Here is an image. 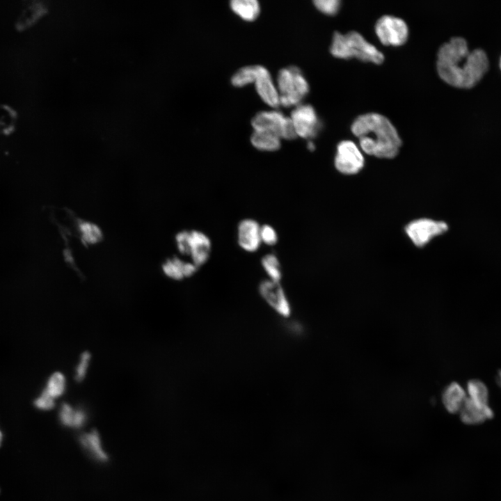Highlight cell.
<instances>
[{
    "mask_svg": "<svg viewBox=\"0 0 501 501\" xmlns=\"http://www.w3.org/2000/svg\"><path fill=\"white\" fill-rule=\"evenodd\" d=\"M488 67L486 53L479 49L470 51L466 41L460 37L452 38L438 51V74L454 87L472 88L482 78Z\"/></svg>",
    "mask_w": 501,
    "mask_h": 501,
    "instance_id": "obj_1",
    "label": "cell"
},
{
    "mask_svg": "<svg viewBox=\"0 0 501 501\" xmlns=\"http://www.w3.org/2000/svg\"><path fill=\"white\" fill-rule=\"evenodd\" d=\"M351 130L360 147L368 155L392 159L399 153L401 140L392 122L384 116L368 113L358 116Z\"/></svg>",
    "mask_w": 501,
    "mask_h": 501,
    "instance_id": "obj_2",
    "label": "cell"
},
{
    "mask_svg": "<svg viewBox=\"0 0 501 501\" xmlns=\"http://www.w3.org/2000/svg\"><path fill=\"white\" fill-rule=\"evenodd\" d=\"M331 54L338 58H356L361 61L376 65L384 61L383 54L356 31L345 34L335 32L330 47Z\"/></svg>",
    "mask_w": 501,
    "mask_h": 501,
    "instance_id": "obj_3",
    "label": "cell"
},
{
    "mask_svg": "<svg viewBox=\"0 0 501 501\" xmlns=\"http://www.w3.org/2000/svg\"><path fill=\"white\" fill-rule=\"evenodd\" d=\"M277 84L280 105L284 107L298 106L310 90L303 72L296 66L282 68L278 73Z\"/></svg>",
    "mask_w": 501,
    "mask_h": 501,
    "instance_id": "obj_4",
    "label": "cell"
},
{
    "mask_svg": "<svg viewBox=\"0 0 501 501\" xmlns=\"http://www.w3.org/2000/svg\"><path fill=\"white\" fill-rule=\"evenodd\" d=\"M178 251L189 256L191 262L198 267L205 264L211 253L212 242L209 237L199 230H183L175 236Z\"/></svg>",
    "mask_w": 501,
    "mask_h": 501,
    "instance_id": "obj_5",
    "label": "cell"
},
{
    "mask_svg": "<svg viewBox=\"0 0 501 501\" xmlns=\"http://www.w3.org/2000/svg\"><path fill=\"white\" fill-rule=\"evenodd\" d=\"M254 131L273 133L280 139L293 140L296 134L290 117L278 111H262L257 113L251 120Z\"/></svg>",
    "mask_w": 501,
    "mask_h": 501,
    "instance_id": "obj_6",
    "label": "cell"
},
{
    "mask_svg": "<svg viewBox=\"0 0 501 501\" xmlns=\"http://www.w3.org/2000/svg\"><path fill=\"white\" fill-rule=\"evenodd\" d=\"M374 29L378 38L384 45L401 46L408 39V26L403 19L397 17L382 16L377 20Z\"/></svg>",
    "mask_w": 501,
    "mask_h": 501,
    "instance_id": "obj_7",
    "label": "cell"
},
{
    "mask_svg": "<svg viewBox=\"0 0 501 501\" xmlns=\"http://www.w3.org/2000/svg\"><path fill=\"white\" fill-rule=\"evenodd\" d=\"M364 164V157L355 143L344 140L338 143L334 159L337 171L344 175H355L363 169Z\"/></svg>",
    "mask_w": 501,
    "mask_h": 501,
    "instance_id": "obj_8",
    "label": "cell"
},
{
    "mask_svg": "<svg viewBox=\"0 0 501 501\" xmlns=\"http://www.w3.org/2000/svg\"><path fill=\"white\" fill-rule=\"evenodd\" d=\"M447 230L448 226L446 223L425 218L414 220L405 228L407 236L418 247L424 246L433 238L442 234Z\"/></svg>",
    "mask_w": 501,
    "mask_h": 501,
    "instance_id": "obj_9",
    "label": "cell"
},
{
    "mask_svg": "<svg viewBox=\"0 0 501 501\" xmlns=\"http://www.w3.org/2000/svg\"><path fill=\"white\" fill-rule=\"evenodd\" d=\"M296 134L304 139H312L321 129V123L314 107L310 104H299L291 113Z\"/></svg>",
    "mask_w": 501,
    "mask_h": 501,
    "instance_id": "obj_10",
    "label": "cell"
},
{
    "mask_svg": "<svg viewBox=\"0 0 501 501\" xmlns=\"http://www.w3.org/2000/svg\"><path fill=\"white\" fill-rule=\"evenodd\" d=\"M259 292L262 298L277 312L284 317L290 314V305L279 282L267 279L262 281Z\"/></svg>",
    "mask_w": 501,
    "mask_h": 501,
    "instance_id": "obj_11",
    "label": "cell"
},
{
    "mask_svg": "<svg viewBox=\"0 0 501 501\" xmlns=\"http://www.w3.org/2000/svg\"><path fill=\"white\" fill-rule=\"evenodd\" d=\"M261 225L253 218L241 220L237 226V242L241 249L246 252L257 251L262 244Z\"/></svg>",
    "mask_w": 501,
    "mask_h": 501,
    "instance_id": "obj_12",
    "label": "cell"
},
{
    "mask_svg": "<svg viewBox=\"0 0 501 501\" xmlns=\"http://www.w3.org/2000/svg\"><path fill=\"white\" fill-rule=\"evenodd\" d=\"M255 86L257 94L267 104L273 108L280 106L279 93L272 81L269 71L264 66L257 65V77Z\"/></svg>",
    "mask_w": 501,
    "mask_h": 501,
    "instance_id": "obj_13",
    "label": "cell"
},
{
    "mask_svg": "<svg viewBox=\"0 0 501 501\" xmlns=\"http://www.w3.org/2000/svg\"><path fill=\"white\" fill-rule=\"evenodd\" d=\"M459 413L462 422L468 424H480L493 417V411L490 406L477 405L468 397Z\"/></svg>",
    "mask_w": 501,
    "mask_h": 501,
    "instance_id": "obj_14",
    "label": "cell"
},
{
    "mask_svg": "<svg viewBox=\"0 0 501 501\" xmlns=\"http://www.w3.org/2000/svg\"><path fill=\"white\" fill-rule=\"evenodd\" d=\"M198 268L193 262L184 261L178 257L168 258L162 264L164 273L176 280L191 276Z\"/></svg>",
    "mask_w": 501,
    "mask_h": 501,
    "instance_id": "obj_15",
    "label": "cell"
},
{
    "mask_svg": "<svg viewBox=\"0 0 501 501\" xmlns=\"http://www.w3.org/2000/svg\"><path fill=\"white\" fill-rule=\"evenodd\" d=\"M466 397L463 388L457 383H452L443 393V402L450 413H454L460 411Z\"/></svg>",
    "mask_w": 501,
    "mask_h": 501,
    "instance_id": "obj_16",
    "label": "cell"
},
{
    "mask_svg": "<svg viewBox=\"0 0 501 501\" xmlns=\"http://www.w3.org/2000/svg\"><path fill=\"white\" fill-rule=\"evenodd\" d=\"M250 143L257 150L265 152L276 151L281 145L278 136L264 131H254L250 136Z\"/></svg>",
    "mask_w": 501,
    "mask_h": 501,
    "instance_id": "obj_17",
    "label": "cell"
},
{
    "mask_svg": "<svg viewBox=\"0 0 501 501\" xmlns=\"http://www.w3.org/2000/svg\"><path fill=\"white\" fill-rule=\"evenodd\" d=\"M230 7L236 15L247 22L254 21L260 13V6L256 0H232Z\"/></svg>",
    "mask_w": 501,
    "mask_h": 501,
    "instance_id": "obj_18",
    "label": "cell"
},
{
    "mask_svg": "<svg viewBox=\"0 0 501 501\" xmlns=\"http://www.w3.org/2000/svg\"><path fill=\"white\" fill-rule=\"evenodd\" d=\"M59 418L64 425L77 428L81 427L85 423L86 414L81 408H75L65 403L60 408Z\"/></svg>",
    "mask_w": 501,
    "mask_h": 501,
    "instance_id": "obj_19",
    "label": "cell"
},
{
    "mask_svg": "<svg viewBox=\"0 0 501 501\" xmlns=\"http://www.w3.org/2000/svg\"><path fill=\"white\" fill-rule=\"evenodd\" d=\"M468 398L482 406H489L488 391L486 385L479 380H470L467 385Z\"/></svg>",
    "mask_w": 501,
    "mask_h": 501,
    "instance_id": "obj_20",
    "label": "cell"
},
{
    "mask_svg": "<svg viewBox=\"0 0 501 501\" xmlns=\"http://www.w3.org/2000/svg\"><path fill=\"white\" fill-rule=\"evenodd\" d=\"M66 386L67 381L65 375L62 372H56L48 379L43 391L56 399L64 394Z\"/></svg>",
    "mask_w": 501,
    "mask_h": 501,
    "instance_id": "obj_21",
    "label": "cell"
},
{
    "mask_svg": "<svg viewBox=\"0 0 501 501\" xmlns=\"http://www.w3.org/2000/svg\"><path fill=\"white\" fill-rule=\"evenodd\" d=\"M257 77V65L244 66L239 69L231 77L233 86L241 88L255 83Z\"/></svg>",
    "mask_w": 501,
    "mask_h": 501,
    "instance_id": "obj_22",
    "label": "cell"
},
{
    "mask_svg": "<svg viewBox=\"0 0 501 501\" xmlns=\"http://www.w3.org/2000/svg\"><path fill=\"white\" fill-rule=\"evenodd\" d=\"M261 264L269 280L276 282L280 281L282 271L279 260L276 255L273 253L265 255L262 258Z\"/></svg>",
    "mask_w": 501,
    "mask_h": 501,
    "instance_id": "obj_23",
    "label": "cell"
},
{
    "mask_svg": "<svg viewBox=\"0 0 501 501\" xmlns=\"http://www.w3.org/2000/svg\"><path fill=\"white\" fill-rule=\"evenodd\" d=\"M81 440L83 445L94 456L100 460L106 459V456L101 447L100 436L95 431L83 435Z\"/></svg>",
    "mask_w": 501,
    "mask_h": 501,
    "instance_id": "obj_24",
    "label": "cell"
},
{
    "mask_svg": "<svg viewBox=\"0 0 501 501\" xmlns=\"http://www.w3.org/2000/svg\"><path fill=\"white\" fill-rule=\"evenodd\" d=\"M79 230L81 240L86 244H93L102 239V234L100 228L93 223H81L79 225Z\"/></svg>",
    "mask_w": 501,
    "mask_h": 501,
    "instance_id": "obj_25",
    "label": "cell"
},
{
    "mask_svg": "<svg viewBox=\"0 0 501 501\" xmlns=\"http://www.w3.org/2000/svg\"><path fill=\"white\" fill-rule=\"evenodd\" d=\"M15 120L13 111L9 107L0 104V134L9 132L13 128Z\"/></svg>",
    "mask_w": 501,
    "mask_h": 501,
    "instance_id": "obj_26",
    "label": "cell"
},
{
    "mask_svg": "<svg viewBox=\"0 0 501 501\" xmlns=\"http://www.w3.org/2000/svg\"><path fill=\"white\" fill-rule=\"evenodd\" d=\"M90 358L91 356L88 351H84L80 356L74 372V378L77 381L80 382L84 379L88 369Z\"/></svg>",
    "mask_w": 501,
    "mask_h": 501,
    "instance_id": "obj_27",
    "label": "cell"
},
{
    "mask_svg": "<svg viewBox=\"0 0 501 501\" xmlns=\"http://www.w3.org/2000/svg\"><path fill=\"white\" fill-rule=\"evenodd\" d=\"M313 3L319 11L328 15H335L340 7L338 0H315Z\"/></svg>",
    "mask_w": 501,
    "mask_h": 501,
    "instance_id": "obj_28",
    "label": "cell"
},
{
    "mask_svg": "<svg viewBox=\"0 0 501 501\" xmlns=\"http://www.w3.org/2000/svg\"><path fill=\"white\" fill-rule=\"evenodd\" d=\"M260 238L262 243L268 245H275L278 239L276 230L270 225L264 224L260 228Z\"/></svg>",
    "mask_w": 501,
    "mask_h": 501,
    "instance_id": "obj_29",
    "label": "cell"
},
{
    "mask_svg": "<svg viewBox=\"0 0 501 501\" xmlns=\"http://www.w3.org/2000/svg\"><path fill=\"white\" fill-rule=\"evenodd\" d=\"M34 404L40 410L48 411L54 407L55 399L47 395L45 392L42 391L39 397L35 399Z\"/></svg>",
    "mask_w": 501,
    "mask_h": 501,
    "instance_id": "obj_30",
    "label": "cell"
},
{
    "mask_svg": "<svg viewBox=\"0 0 501 501\" xmlns=\"http://www.w3.org/2000/svg\"><path fill=\"white\" fill-rule=\"evenodd\" d=\"M40 13V8L38 6L29 7L22 14L21 21L23 23H30L38 16Z\"/></svg>",
    "mask_w": 501,
    "mask_h": 501,
    "instance_id": "obj_31",
    "label": "cell"
},
{
    "mask_svg": "<svg viewBox=\"0 0 501 501\" xmlns=\"http://www.w3.org/2000/svg\"><path fill=\"white\" fill-rule=\"evenodd\" d=\"M307 147H308V149L310 151L314 150L315 148V144L312 141H308Z\"/></svg>",
    "mask_w": 501,
    "mask_h": 501,
    "instance_id": "obj_32",
    "label": "cell"
},
{
    "mask_svg": "<svg viewBox=\"0 0 501 501\" xmlns=\"http://www.w3.org/2000/svg\"><path fill=\"white\" fill-rule=\"evenodd\" d=\"M498 376H499L500 384V385H501V371H500V372H499V374H498Z\"/></svg>",
    "mask_w": 501,
    "mask_h": 501,
    "instance_id": "obj_33",
    "label": "cell"
},
{
    "mask_svg": "<svg viewBox=\"0 0 501 501\" xmlns=\"http://www.w3.org/2000/svg\"><path fill=\"white\" fill-rule=\"evenodd\" d=\"M1 439H2V435H1V431H0V444H1Z\"/></svg>",
    "mask_w": 501,
    "mask_h": 501,
    "instance_id": "obj_34",
    "label": "cell"
},
{
    "mask_svg": "<svg viewBox=\"0 0 501 501\" xmlns=\"http://www.w3.org/2000/svg\"><path fill=\"white\" fill-rule=\"evenodd\" d=\"M500 68H501V58H500Z\"/></svg>",
    "mask_w": 501,
    "mask_h": 501,
    "instance_id": "obj_35",
    "label": "cell"
}]
</instances>
